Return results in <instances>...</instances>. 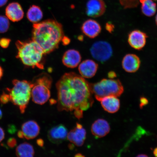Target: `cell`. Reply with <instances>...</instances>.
<instances>
[{"mask_svg":"<svg viewBox=\"0 0 157 157\" xmlns=\"http://www.w3.org/2000/svg\"><path fill=\"white\" fill-rule=\"evenodd\" d=\"M3 113L1 109H0V119H1L2 117Z\"/></svg>","mask_w":157,"mask_h":157,"instance_id":"cell-39","label":"cell"},{"mask_svg":"<svg viewBox=\"0 0 157 157\" xmlns=\"http://www.w3.org/2000/svg\"><path fill=\"white\" fill-rule=\"evenodd\" d=\"M91 131L92 134L96 138H101L109 133L110 127L109 123L105 120L98 119L92 124Z\"/></svg>","mask_w":157,"mask_h":157,"instance_id":"cell-17","label":"cell"},{"mask_svg":"<svg viewBox=\"0 0 157 157\" xmlns=\"http://www.w3.org/2000/svg\"><path fill=\"white\" fill-rule=\"evenodd\" d=\"M141 4V11L147 17L153 16L156 13V5L153 0H139Z\"/></svg>","mask_w":157,"mask_h":157,"instance_id":"cell-20","label":"cell"},{"mask_svg":"<svg viewBox=\"0 0 157 157\" xmlns=\"http://www.w3.org/2000/svg\"><path fill=\"white\" fill-rule=\"evenodd\" d=\"M59 111L73 112L78 119L94 103L91 84L74 72L65 74L56 84Z\"/></svg>","mask_w":157,"mask_h":157,"instance_id":"cell-1","label":"cell"},{"mask_svg":"<svg viewBox=\"0 0 157 157\" xmlns=\"http://www.w3.org/2000/svg\"><path fill=\"white\" fill-rule=\"evenodd\" d=\"M121 64L125 71L128 73H134L140 68L141 60L136 54H128L124 57Z\"/></svg>","mask_w":157,"mask_h":157,"instance_id":"cell-12","label":"cell"},{"mask_svg":"<svg viewBox=\"0 0 157 157\" xmlns=\"http://www.w3.org/2000/svg\"><path fill=\"white\" fill-rule=\"evenodd\" d=\"M8 0H0V7L6 5Z\"/></svg>","mask_w":157,"mask_h":157,"instance_id":"cell-34","label":"cell"},{"mask_svg":"<svg viewBox=\"0 0 157 157\" xmlns=\"http://www.w3.org/2000/svg\"><path fill=\"white\" fill-rule=\"evenodd\" d=\"M12 83L13 87L7 88L10 101L19 108L21 113H24L30 99L34 84L27 80L17 79L13 80Z\"/></svg>","mask_w":157,"mask_h":157,"instance_id":"cell-4","label":"cell"},{"mask_svg":"<svg viewBox=\"0 0 157 157\" xmlns=\"http://www.w3.org/2000/svg\"><path fill=\"white\" fill-rule=\"evenodd\" d=\"M8 131L11 134H13V133H14L16 131V128L15 127L14 125H9L8 128Z\"/></svg>","mask_w":157,"mask_h":157,"instance_id":"cell-30","label":"cell"},{"mask_svg":"<svg viewBox=\"0 0 157 157\" xmlns=\"http://www.w3.org/2000/svg\"><path fill=\"white\" fill-rule=\"evenodd\" d=\"M137 157H148V156L145 154H140L138 155Z\"/></svg>","mask_w":157,"mask_h":157,"instance_id":"cell-38","label":"cell"},{"mask_svg":"<svg viewBox=\"0 0 157 157\" xmlns=\"http://www.w3.org/2000/svg\"><path fill=\"white\" fill-rule=\"evenodd\" d=\"M93 57L100 62L107 61L112 56L113 50L109 43L105 41H99L94 43L90 48Z\"/></svg>","mask_w":157,"mask_h":157,"instance_id":"cell-7","label":"cell"},{"mask_svg":"<svg viewBox=\"0 0 157 157\" xmlns=\"http://www.w3.org/2000/svg\"><path fill=\"white\" fill-rule=\"evenodd\" d=\"M106 6L103 0H89L86 5V13L88 17H98L105 13Z\"/></svg>","mask_w":157,"mask_h":157,"instance_id":"cell-11","label":"cell"},{"mask_svg":"<svg viewBox=\"0 0 157 157\" xmlns=\"http://www.w3.org/2000/svg\"><path fill=\"white\" fill-rule=\"evenodd\" d=\"M5 133L4 131L0 127V142L2 141L5 138Z\"/></svg>","mask_w":157,"mask_h":157,"instance_id":"cell-32","label":"cell"},{"mask_svg":"<svg viewBox=\"0 0 157 157\" xmlns=\"http://www.w3.org/2000/svg\"><path fill=\"white\" fill-rule=\"evenodd\" d=\"M64 36L62 25L55 20L33 24L32 39L39 45L45 54L57 48Z\"/></svg>","mask_w":157,"mask_h":157,"instance_id":"cell-2","label":"cell"},{"mask_svg":"<svg viewBox=\"0 0 157 157\" xmlns=\"http://www.w3.org/2000/svg\"><path fill=\"white\" fill-rule=\"evenodd\" d=\"M3 74V70L1 66H0V80L2 77Z\"/></svg>","mask_w":157,"mask_h":157,"instance_id":"cell-35","label":"cell"},{"mask_svg":"<svg viewBox=\"0 0 157 157\" xmlns=\"http://www.w3.org/2000/svg\"><path fill=\"white\" fill-rule=\"evenodd\" d=\"M68 130L64 125L59 124L51 128L48 131L49 140L55 144H60L67 139Z\"/></svg>","mask_w":157,"mask_h":157,"instance_id":"cell-10","label":"cell"},{"mask_svg":"<svg viewBox=\"0 0 157 157\" xmlns=\"http://www.w3.org/2000/svg\"><path fill=\"white\" fill-rule=\"evenodd\" d=\"M120 3L125 9L133 8L138 5L139 0H119Z\"/></svg>","mask_w":157,"mask_h":157,"instance_id":"cell-24","label":"cell"},{"mask_svg":"<svg viewBox=\"0 0 157 157\" xmlns=\"http://www.w3.org/2000/svg\"><path fill=\"white\" fill-rule=\"evenodd\" d=\"M147 38L146 33L138 29H135L129 33L128 42L133 49L140 50L146 46Z\"/></svg>","mask_w":157,"mask_h":157,"instance_id":"cell-8","label":"cell"},{"mask_svg":"<svg viewBox=\"0 0 157 157\" xmlns=\"http://www.w3.org/2000/svg\"><path fill=\"white\" fill-rule=\"evenodd\" d=\"M16 154L18 157H32L34 156L35 152L32 145L28 143L25 142L17 147Z\"/></svg>","mask_w":157,"mask_h":157,"instance_id":"cell-22","label":"cell"},{"mask_svg":"<svg viewBox=\"0 0 157 157\" xmlns=\"http://www.w3.org/2000/svg\"><path fill=\"white\" fill-rule=\"evenodd\" d=\"M43 17V12L38 6L35 5L31 6L27 12V18L34 24L38 23L42 20Z\"/></svg>","mask_w":157,"mask_h":157,"instance_id":"cell-21","label":"cell"},{"mask_svg":"<svg viewBox=\"0 0 157 157\" xmlns=\"http://www.w3.org/2000/svg\"><path fill=\"white\" fill-rule=\"evenodd\" d=\"M86 137L85 129L82 124L77 123L75 127L68 133L67 139L73 146L81 147L83 145Z\"/></svg>","mask_w":157,"mask_h":157,"instance_id":"cell-9","label":"cell"},{"mask_svg":"<svg viewBox=\"0 0 157 157\" xmlns=\"http://www.w3.org/2000/svg\"><path fill=\"white\" fill-rule=\"evenodd\" d=\"M148 103V99L146 98L142 97L140 99V108H142L144 106L147 105Z\"/></svg>","mask_w":157,"mask_h":157,"instance_id":"cell-29","label":"cell"},{"mask_svg":"<svg viewBox=\"0 0 157 157\" xmlns=\"http://www.w3.org/2000/svg\"><path fill=\"white\" fill-rule=\"evenodd\" d=\"M153 154H154L155 156L157 157V147L154 149Z\"/></svg>","mask_w":157,"mask_h":157,"instance_id":"cell-37","label":"cell"},{"mask_svg":"<svg viewBox=\"0 0 157 157\" xmlns=\"http://www.w3.org/2000/svg\"><path fill=\"white\" fill-rule=\"evenodd\" d=\"M17 141L13 138H10L9 139L7 142L8 146L11 148H13L17 145Z\"/></svg>","mask_w":157,"mask_h":157,"instance_id":"cell-28","label":"cell"},{"mask_svg":"<svg viewBox=\"0 0 157 157\" xmlns=\"http://www.w3.org/2000/svg\"><path fill=\"white\" fill-rule=\"evenodd\" d=\"M11 40L10 39L7 38H2L0 39V46L3 48H8Z\"/></svg>","mask_w":157,"mask_h":157,"instance_id":"cell-25","label":"cell"},{"mask_svg":"<svg viewBox=\"0 0 157 157\" xmlns=\"http://www.w3.org/2000/svg\"><path fill=\"white\" fill-rule=\"evenodd\" d=\"M62 41L63 43V44H64V45H65L67 44L70 43V39H68L67 37L64 36L63 38L62 39Z\"/></svg>","mask_w":157,"mask_h":157,"instance_id":"cell-33","label":"cell"},{"mask_svg":"<svg viewBox=\"0 0 157 157\" xmlns=\"http://www.w3.org/2000/svg\"><path fill=\"white\" fill-rule=\"evenodd\" d=\"M17 49L16 57L27 67L44 68V51L33 40L25 41L17 40L15 43Z\"/></svg>","mask_w":157,"mask_h":157,"instance_id":"cell-3","label":"cell"},{"mask_svg":"<svg viewBox=\"0 0 157 157\" xmlns=\"http://www.w3.org/2000/svg\"><path fill=\"white\" fill-rule=\"evenodd\" d=\"M100 101L104 110L109 113H117L120 107V101L117 97L109 96L103 98Z\"/></svg>","mask_w":157,"mask_h":157,"instance_id":"cell-19","label":"cell"},{"mask_svg":"<svg viewBox=\"0 0 157 157\" xmlns=\"http://www.w3.org/2000/svg\"><path fill=\"white\" fill-rule=\"evenodd\" d=\"M10 101V97L9 94H6L3 92L0 97V102L2 104L5 105Z\"/></svg>","mask_w":157,"mask_h":157,"instance_id":"cell-26","label":"cell"},{"mask_svg":"<svg viewBox=\"0 0 157 157\" xmlns=\"http://www.w3.org/2000/svg\"><path fill=\"white\" fill-rule=\"evenodd\" d=\"M105 28L108 32L112 33L115 29V25L111 22H108L105 25Z\"/></svg>","mask_w":157,"mask_h":157,"instance_id":"cell-27","label":"cell"},{"mask_svg":"<svg viewBox=\"0 0 157 157\" xmlns=\"http://www.w3.org/2000/svg\"><path fill=\"white\" fill-rule=\"evenodd\" d=\"M81 59V55L78 51L74 49H70L65 52L62 61L66 67L74 68L79 64Z\"/></svg>","mask_w":157,"mask_h":157,"instance_id":"cell-16","label":"cell"},{"mask_svg":"<svg viewBox=\"0 0 157 157\" xmlns=\"http://www.w3.org/2000/svg\"><path fill=\"white\" fill-rule=\"evenodd\" d=\"M5 13L8 18L14 22L21 21L24 15L22 7L17 2L9 4L6 7Z\"/></svg>","mask_w":157,"mask_h":157,"instance_id":"cell-13","label":"cell"},{"mask_svg":"<svg viewBox=\"0 0 157 157\" xmlns=\"http://www.w3.org/2000/svg\"><path fill=\"white\" fill-rule=\"evenodd\" d=\"M81 30L86 36L90 38H96L101 33V25L97 21L92 19L86 20L82 25Z\"/></svg>","mask_w":157,"mask_h":157,"instance_id":"cell-14","label":"cell"},{"mask_svg":"<svg viewBox=\"0 0 157 157\" xmlns=\"http://www.w3.org/2000/svg\"><path fill=\"white\" fill-rule=\"evenodd\" d=\"M33 83L34 86L31 90V96L33 101L38 105H44L50 97L52 78L48 74L42 73L37 76Z\"/></svg>","mask_w":157,"mask_h":157,"instance_id":"cell-6","label":"cell"},{"mask_svg":"<svg viewBox=\"0 0 157 157\" xmlns=\"http://www.w3.org/2000/svg\"><path fill=\"white\" fill-rule=\"evenodd\" d=\"M155 22L156 24L157 25V14L156 15V16L155 17Z\"/></svg>","mask_w":157,"mask_h":157,"instance_id":"cell-40","label":"cell"},{"mask_svg":"<svg viewBox=\"0 0 157 157\" xmlns=\"http://www.w3.org/2000/svg\"><path fill=\"white\" fill-rule=\"evenodd\" d=\"M117 74L115 72L113 71H110L108 74V77L111 79H114L117 77Z\"/></svg>","mask_w":157,"mask_h":157,"instance_id":"cell-31","label":"cell"},{"mask_svg":"<svg viewBox=\"0 0 157 157\" xmlns=\"http://www.w3.org/2000/svg\"><path fill=\"white\" fill-rule=\"evenodd\" d=\"M155 1H157V0H155Z\"/></svg>","mask_w":157,"mask_h":157,"instance_id":"cell-41","label":"cell"},{"mask_svg":"<svg viewBox=\"0 0 157 157\" xmlns=\"http://www.w3.org/2000/svg\"><path fill=\"white\" fill-rule=\"evenodd\" d=\"M42 140H41V139H39V140L37 141V143H38V144L39 145V146H42L43 145H44V142L42 141V142H41Z\"/></svg>","mask_w":157,"mask_h":157,"instance_id":"cell-36","label":"cell"},{"mask_svg":"<svg viewBox=\"0 0 157 157\" xmlns=\"http://www.w3.org/2000/svg\"><path fill=\"white\" fill-rule=\"evenodd\" d=\"M10 26L9 19L4 16L0 15V33L7 32Z\"/></svg>","mask_w":157,"mask_h":157,"instance_id":"cell-23","label":"cell"},{"mask_svg":"<svg viewBox=\"0 0 157 157\" xmlns=\"http://www.w3.org/2000/svg\"><path fill=\"white\" fill-rule=\"evenodd\" d=\"M98 68V65L94 61L87 59L83 61L78 66V71L84 78H91L95 75Z\"/></svg>","mask_w":157,"mask_h":157,"instance_id":"cell-15","label":"cell"},{"mask_svg":"<svg viewBox=\"0 0 157 157\" xmlns=\"http://www.w3.org/2000/svg\"><path fill=\"white\" fill-rule=\"evenodd\" d=\"M91 88L92 93L99 101L109 96L119 97L124 90L119 80L111 78H103L97 83L91 84Z\"/></svg>","mask_w":157,"mask_h":157,"instance_id":"cell-5","label":"cell"},{"mask_svg":"<svg viewBox=\"0 0 157 157\" xmlns=\"http://www.w3.org/2000/svg\"><path fill=\"white\" fill-rule=\"evenodd\" d=\"M40 131V127L36 121H29L23 124L21 131L23 138L30 140L38 136Z\"/></svg>","mask_w":157,"mask_h":157,"instance_id":"cell-18","label":"cell"}]
</instances>
